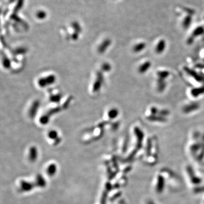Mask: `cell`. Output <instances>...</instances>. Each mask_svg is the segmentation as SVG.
<instances>
[{"label": "cell", "instance_id": "6da1fadb", "mask_svg": "<svg viewBox=\"0 0 204 204\" xmlns=\"http://www.w3.org/2000/svg\"><path fill=\"white\" fill-rule=\"evenodd\" d=\"M166 47V43L164 40H160V42L158 43V44L156 47V51L157 53H162Z\"/></svg>", "mask_w": 204, "mask_h": 204}, {"label": "cell", "instance_id": "7a4b0ae2", "mask_svg": "<svg viewBox=\"0 0 204 204\" xmlns=\"http://www.w3.org/2000/svg\"><path fill=\"white\" fill-rule=\"evenodd\" d=\"M150 66H151V63L150 62L148 61V62L144 63L142 65H141L139 67V73H141V74L145 73V72H146L149 69Z\"/></svg>", "mask_w": 204, "mask_h": 204}, {"label": "cell", "instance_id": "3957f363", "mask_svg": "<svg viewBox=\"0 0 204 204\" xmlns=\"http://www.w3.org/2000/svg\"><path fill=\"white\" fill-rule=\"evenodd\" d=\"M198 105L197 104H192L191 105H188L185 106V107L184 108V112H187L188 113L189 112H192V111L196 110L198 108Z\"/></svg>", "mask_w": 204, "mask_h": 204}, {"label": "cell", "instance_id": "277c9868", "mask_svg": "<svg viewBox=\"0 0 204 204\" xmlns=\"http://www.w3.org/2000/svg\"><path fill=\"white\" fill-rule=\"evenodd\" d=\"M145 44L144 43H139L138 44L135 45L133 49L135 52H141L145 48Z\"/></svg>", "mask_w": 204, "mask_h": 204}, {"label": "cell", "instance_id": "5b68a950", "mask_svg": "<svg viewBox=\"0 0 204 204\" xmlns=\"http://www.w3.org/2000/svg\"><path fill=\"white\" fill-rule=\"evenodd\" d=\"M204 88H200L197 89H194L192 91V94L194 97H197L201 94L204 93Z\"/></svg>", "mask_w": 204, "mask_h": 204}, {"label": "cell", "instance_id": "8992f818", "mask_svg": "<svg viewBox=\"0 0 204 204\" xmlns=\"http://www.w3.org/2000/svg\"><path fill=\"white\" fill-rule=\"evenodd\" d=\"M169 75V72H160L158 73V76L160 78V79H164L166 78V77Z\"/></svg>", "mask_w": 204, "mask_h": 204}, {"label": "cell", "instance_id": "52a82bcc", "mask_svg": "<svg viewBox=\"0 0 204 204\" xmlns=\"http://www.w3.org/2000/svg\"><path fill=\"white\" fill-rule=\"evenodd\" d=\"M149 118H150L151 120H159V121H164V118H163L160 116H150Z\"/></svg>", "mask_w": 204, "mask_h": 204}]
</instances>
